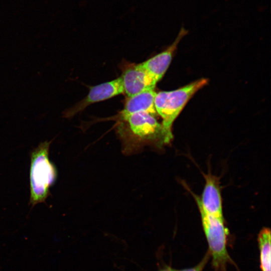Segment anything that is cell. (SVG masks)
I'll list each match as a JSON object with an SVG mask.
<instances>
[{
	"mask_svg": "<svg viewBox=\"0 0 271 271\" xmlns=\"http://www.w3.org/2000/svg\"><path fill=\"white\" fill-rule=\"evenodd\" d=\"M207 83V79L202 78L176 90L156 92L155 107L157 114L163 119L161 124L165 143L172 140V124L187 102Z\"/></svg>",
	"mask_w": 271,
	"mask_h": 271,
	"instance_id": "obj_1",
	"label": "cell"
},
{
	"mask_svg": "<svg viewBox=\"0 0 271 271\" xmlns=\"http://www.w3.org/2000/svg\"><path fill=\"white\" fill-rule=\"evenodd\" d=\"M50 144L48 141L41 143L31 153L30 203L32 206L45 202L57 178L56 168L49 158Z\"/></svg>",
	"mask_w": 271,
	"mask_h": 271,
	"instance_id": "obj_2",
	"label": "cell"
},
{
	"mask_svg": "<svg viewBox=\"0 0 271 271\" xmlns=\"http://www.w3.org/2000/svg\"><path fill=\"white\" fill-rule=\"evenodd\" d=\"M118 126L120 135L124 139L134 143H146L159 141L164 143V137L161 123L155 116L146 112L134 113L119 119Z\"/></svg>",
	"mask_w": 271,
	"mask_h": 271,
	"instance_id": "obj_3",
	"label": "cell"
},
{
	"mask_svg": "<svg viewBox=\"0 0 271 271\" xmlns=\"http://www.w3.org/2000/svg\"><path fill=\"white\" fill-rule=\"evenodd\" d=\"M199 209L203 228L212 256V264L216 271H226L228 263H232L227 248L228 231L225 227L223 218L208 214Z\"/></svg>",
	"mask_w": 271,
	"mask_h": 271,
	"instance_id": "obj_4",
	"label": "cell"
},
{
	"mask_svg": "<svg viewBox=\"0 0 271 271\" xmlns=\"http://www.w3.org/2000/svg\"><path fill=\"white\" fill-rule=\"evenodd\" d=\"M120 77L124 93L127 97L146 90H154L157 84L141 63L127 66Z\"/></svg>",
	"mask_w": 271,
	"mask_h": 271,
	"instance_id": "obj_5",
	"label": "cell"
},
{
	"mask_svg": "<svg viewBox=\"0 0 271 271\" xmlns=\"http://www.w3.org/2000/svg\"><path fill=\"white\" fill-rule=\"evenodd\" d=\"M122 93H124V90L121 77L91 86L87 95L70 108L66 113V116L74 115L92 103L109 99Z\"/></svg>",
	"mask_w": 271,
	"mask_h": 271,
	"instance_id": "obj_6",
	"label": "cell"
},
{
	"mask_svg": "<svg viewBox=\"0 0 271 271\" xmlns=\"http://www.w3.org/2000/svg\"><path fill=\"white\" fill-rule=\"evenodd\" d=\"M204 176L205 184L202 196H195L198 208L208 214L223 218L219 179L211 174Z\"/></svg>",
	"mask_w": 271,
	"mask_h": 271,
	"instance_id": "obj_7",
	"label": "cell"
},
{
	"mask_svg": "<svg viewBox=\"0 0 271 271\" xmlns=\"http://www.w3.org/2000/svg\"><path fill=\"white\" fill-rule=\"evenodd\" d=\"M186 34L185 30L182 29L175 42L167 49L141 63L157 83L168 69L178 44Z\"/></svg>",
	"mask_w": 271,
	"mask_h": 271,
	"instance_id": "obj_8",
	"label": "cell"
},
{
	"mask_svg": "<svg viewBox=\"0 0 271 271\" xmlns=\"http://www.w3.org/2000/svg\"><path fill=\"white\" fill-rule=\"evenodd\" d=\"M156 93L154 89L148 90L127 97L124 108L120 112L119 119L140 112L148 113L156 117L157 115L154 103Z\"/></svg>",
	"mask_w": 271,
	"mask_h": 271,
	"instance_id": "obj_9",
	"label": "cell"
},
{
	"mask_svg": "<svg viewBox=\"0 0 271 271\" xmlns=\"http://www.w3.org/2000/svg\"><path fill=\"white\" fill-rule=\"evenodd\" d=\"M270 230L263 228L258 235L261 271H270Z\"/></svg>",
	"mask_w": 271,
	"mask_h": 271,
	"instance_id": "obj_10",
	"label": "cell"
},
{
	"mask_svg": "<svg viewBox=\"0 0 271 271\" xmlns=\"http://www.w3.org/2000/svg\"><path fill=\"white\" fill-rule=\"evenodd\" d=\"M209 251L204 256L202 260L195 266L191 268H185L182 269H172L173 271H202L206 264L207 263L210 256Z\"/></svg>",
	"mask_w": 271,
	"mask_h": 271,
	"instance_id": "obj_11",
	"label": "cell"
},
{
	"mask_svg": "<svg viewBox=\"0 0 271 271\" xmlns=\"http://www.w3.org/2000/svg\"><path fill=\"white\" fill-rule=\"evenodd\" d=\"M161 271H173L172 270V269L171 268H166V269H163Z\"/></svg>",
	"mask_w": 271,
	"mask_h": 271,
	"instance_id": "obj_12",
	"label": "cell"
}]
</instances>
